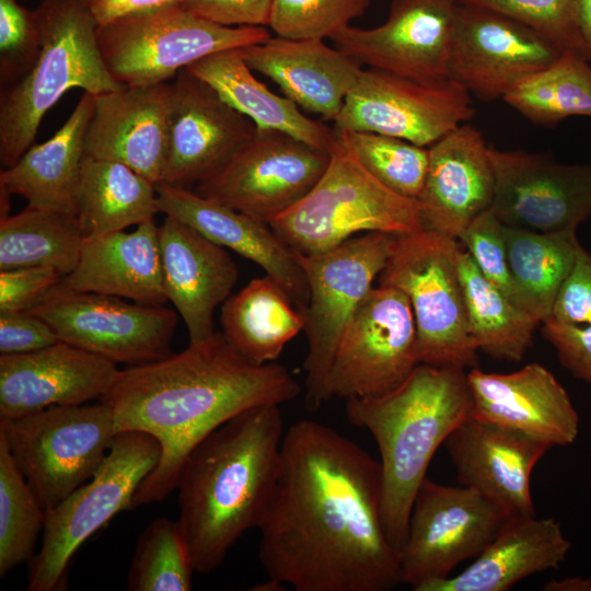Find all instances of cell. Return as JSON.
Listing matches in <instances>:
<instances>
[{"instance_id":"obj_1","label":"cell","mask_w":591,"mask_h":591,"mask_svg":"<svg viewBox=\"0 0 591 591\" xmlns=\"http://www.w3.org/2000/svg\"><path fill=\"white\" fill-rule=\"evenodd\" d=\"M258 530L268 577L297 591H390L401 583V554L383 523L380 461L318 421L285 432Z\"/></svg>"},{"instance_id":"obj_2","label":"cell","mask_w":591,"mask_h":591,"mask_svg":"<svg viewBox=\"0 0 591 591\" xmlns=\"http://www.w3.org/2000/svg\"><path fill=\"white\" fill-rule=\"evenodd\" d=\"M300 392L286 367L250 361L222 332L178 354L119 370L100 398L112 408L118 433L146 432L161 444L160 461L137 489L132 508L162 501L175 490L190 451L230 418L255 406L281 405Z\"/></svg>"},{"instance_id":"obj_3","label":"cell","mask_w":591,"mask_h":591,"mask_svg":"<svg viewBox=\"0 0 591 591\" xmlns=\"http://www.w3.org/2000/svg\"><path fill=\"white\" fill-rule=\"evenodd\" d=\"M280 405L243 410L204 438L179 471L178 523L195 571L216 570L250 529L259 528L281 466Z\"/></svg>"},{"instance_id":"obj_4","label":"cell","mask_w":591,"mask_h":591,"mask_svg":"<svg viewBox=\"0 0 591 591\" xmlns=\"http://www.w3.org/2000/svg\"><path fill=\"white\" fill-rule=\"evenodd\" d=\"M471 410L465 369L427 363L386 394L345 399L348 421L367 429L378 444L383 523L396 549L405 543L413 503L434 453Z\"/></svg>"},{"instance_id":"obj_5","label":"cell","mask_w":591,"mask_h":591,"mask_svg":"<svg viewBox=\"0 0 591 591\" xmlns=\"http://www.w3.org/2000/svg\"><path fill=\"white\" fill-rule=\"evenodd\" d=\"M40 54L30 72L2 92L0 163L12 166L33 144L44 115L70 89L94 96L125 88L106 68L86 0H42L35 10Z\"/></svg>"},{"instance_id":"obj_6","label":"cell","mask_w":591,"mask_h":591,"mask_svg":"<svg viewBox=\"0 0 591 591\" xmlns=\"http://www.w3.org/2000/svg\"><path fill=\"white\" fill-rule=\"evenodd\" d=\"M335 131L325 172L299 202L269 223L273 230L302 255L327 252L355 234L422 230L418 200L379 182Z\"/></svg>"},{"instance_id":"obj_7","label":"cell","mask_w":591,"mask_h":591,"mask_svg":"<svg viewBox=\"0 0 591 591\" xmlns=\"http://www.w3.org/2000/svg\"><path fill=\"white\" fill-rule=\"evenodd\" d=\"M460 248L457 239L426 229L396 235L378 276L379 286L401 290L410 302L419 363L477 366L457 269Z\"/></svg>"},{"instance_id":"obj_8","label":"cell","mask_w":591,"mask_h":591,"mask_svg":"<svg viewBox=\"0 0 591 591\" xmlns=\"http://www.w3.org/2000/svg\"><path fill=\"white\" fill-rule=\"evenodd\" d=\"M161 457L160 442L141 431L119 432L95 474L46 512L39 552L28 561L30 591L67 588L80 546L113 517L132 508L134 496Z\"/></svg>"},{"instance_id":"obj_9","label":"cell","mask_w":591,"mask_h":591,"mask_svg":"<svg viewBox=\"0 0 591 591\" xmlns=\"http://www.w3.org/2000/svg\"><path fill=\"white\" fill-rule=\"evenodd\" d=\"M270 37L265 26H222L182 4L125 16L97 27V43L113 78L124 86L166 83L218 51Z\"/></svg>"},{"instance_id":"obj_10","label":"cell","mask_w":591,"mask_h":591,"mask_svg":"<svg viewBox=\"0 0 591 591\" xmlns=\"http://www.w3.org/2000/svg\"><path fill=\"white\" fill-rule=\"evenodd\" d=\"M117 434L102 399L0 420V437L46 512L95 474Z\"/></svg>"},{"instance_id":"obj_11","label":"cell","mask_w":591,"mask_h":591,"mask_svg":"<svg viewBox=\"0 0 591 591\" xmlns=\"http://www.w3.org/2000/svg\"><path fill=\"white\" fill-rule=\"evenodd\" d=\"M395 236L368 232L321 254L296 253L309 286L303 329L308 354L303 369L305 406L311 412L329 399L327 379L340 338L385 267Z\"/></svg>"},{"instance_id":"obj_12","label":"cell","mask_w":591,"mask_h":591,"mask_svg":"<svg viewBox=\"0 0 591 591\" xmlns=\"http://www.w3.org/2000/svg\"><path fill=\"white\" fill-rule=\"evenodd\" d=\"M511 515L479 491L426 477L410 512L399 554L401 583L419 591L445 579L462 561L476 558Z\"/></svg>"},{"instance_id":"obj_13","label":"cell","mask_w":591,"mask_h":591,"mask_svg":"<svg viewBox=\"0 0 591 591\" xmlns=\"http://www.w3.org/2000/svg\"><path fill=\"white\" fill-rule=\"evenodd\" d=\"M418 364L417 331L408 298L393 287H373L340 338L327 379L328 397L386 394Z\"/></svg>"},{"instance_id":"obj_14","label":"cell","mask_w":591,"mask_h":591,"mask_svg":"<svg viewBox=\"0 0 591 591\" xmlns=\"http://www.w3.org/2000/svg\"><path fill=\"white\" fill-rule=\"evenodd\" d=\"M30 312L47 322L59 340L116 364L139 366L173 354L177 314L164 305L129 303L58 285Z\"/></svg>"},{"instance_id":"obj_15","label":"cell","mask_w":591,"mask_h":591,"mask_svg":"<svg viewBox=\"0 0 591 591\" xmlns=\"http://www.w3.org/2000/svg\"><path fill=\"white\" fill-rule=\"evenodd\" d=\"M329 154L289 134L257 128L223 166L195 185L199 196L269 224L317 183Z\"/></svg>"},{"instance_id":"obj_16","label":"cell","mask_w":591,"mask_h":591,"mask_svg":"<svg viewBox=\"0 0 591 591\" xmlns=\"http://www.w3.org/2000/svg\"><path fill=\"white\" fill-rule=\"evenodd\" d=\"M471 94L447 79L421 82L390 71L362 69L334 128L401 138L429 148L475 115Z\"/></svg>"},{"instance_id":"obj_17","label":"cell","mask_w":591,"mask_h":591,"mask_svg":"<svg viewBox=\"0 0 591 591\" xmlns=\"http://www.w3.org/2000/svg\"><path fill=\"white\" fill-rule=\"evenodd\" d=\"M563 53L530 26L485 8L459 3L449 79L483 102L503 99Z\"/></svg>"},{"instance_id":"obj_18","label":"cell","mask_w":591,"mask_h":591,"mask_svg":"<svg viewBox=\"0 0 591 591\" xmlns=\"http://www.w3.org/2000/svg\"><path fill=\"white\" fill-rule=\"evenodd\" d=\"M495 173L490 210L508 227L577 230L591 217V163L563 164L551 155L489 148Z\"/></svg>"},{"instance_id":"obj_19","label":"cell","mask_w":591,"mask_h":591,"mask_svg":"<svg viewBox=\"0 0 591 591\" xmlns=\"http://www.w3.org/2000/svg\"><path fill=\"white\" fill-rule=\"evenodd\" d=\"M459 0H390L386 20L372 28L346 26L331 39L361 66L421 82L449 79Z\"/></svg>"},{"instance_id":"obj_20","label":"cell","mask_w":591,"mask_h":591,"mask_svg":"<svg viewBox=\"0 0 591 591\" xmlns=\"http://www.w3.org/2000/svg\"><path fill=\"white\" fill-rule=\"evenodd\" d=\"M170 84L162 182L187 188L223 166L255 136L257 127L187 68Z\"/></svg>"},{"instance_id":"obj_21","label":"cell","mask_w":591,"mask_h":591,"mask_svg":"<svg viewBox=\"0 0 591 591\" xmlns=\"http://www.w3.org/2000/svg\"><path fill=\"white\" fill-rule=\"evenodd\" d=\"M118 372L115 362L61 340L27 354L1 355L0 420L100 399Z\"/></svg>"},{"instance_id":"obj_22","label":"cell","mask_w":591,"mask_h":591,"mask_svg":"<svg viewBox=\"0 0 591 591\" xmlns=\"http://www.w3.org/2000/svg\"><path fill=\"white\" fill-rule=\"evenodd\" d=\"M444 445L460 485L479 491L511 517L536 515L531 474L552 448L548 443L470 416L449 434Z\"/></svg>"},{"instance_id":"obj_23","label":"cell","mask_w":591,"mask_h":591,"mask_svg":"<svg viewBox=\"0 0 591 591\" xmlns=\"http://www.w3.org/2000/svg\"><path fill=\"white\" fill-rule=\"evenodd\" d=\"M471 416L521 431L553 447H567L579 433V415L554 374L540 363L510 373L467 372Z\"/></svg>"},{"instance_id":"obj_24","label":"cell","mask_w":591,"mask_h":591,"mask_svg":"<svg viewBox=\"0 0 591 591\" xmlns=\"http://www.w3.org/2000/svg\"><path fill=\"white\" fill-rule=\"evenodd\" d=\"M171 84L125 86L94 96L85 155L123 163L162 182L167 160Z\"/></svg>"},{"instance_id":"obj_25","label":"cell","mask_w":591,"mask_h":591,"mask_svg":"<svg viewBox=\"0 0 591 591\" xmlns=\"http://www.w3.org/2000/svg\"><path fill=\"white\" fill-rule=\"evenodd\" d=\"M482 132L465 123L429 147V165L418 202L424 229L457 239L490 209L495 173Z\"/></svg>"},{"instance_id":"obj_26","label":"cell","mask_w":591,"mask_h":591,"mask_svg":"<svg viewBox=\"0 0 591 591\" xmlns=\"http://www.w3.org/2000/svg\"><path fill=\"white\" fill-rule=\"evenodd\" d=\"M164 291L183 318L189 343L215 333L213 313L230 296L239 270L224 247L165 216L159 225Z\"/></svg>"},{"instance_id":"obj_27","label":"cell","mask_w":591,"mask_h":591,"mask_svg":"<svg viewBox=\"0 0 591 591\" xmlns=\"http://www.w3.org/2000/svg\"><path fill=\"white\" fill-rule=\"evenodd\" d=\"M155 189L160 212L188 224L216 244L260 266L304 312L309 302L304 270L296 252L269 224L204 198L188 188L160 182Z\"/></svg>"},{"instance_id":"obj_28","label":"cell","mask_w":591,"mask_h":591,"mask_svg":"<svg viewBox=\"0 0 591 591\" xmlns=\"http://www.w3.org/2000/svg\"><path fill=\"white\" fill-rule=\"evenodd\" d=\"M247 66L271 79L299 107L335 121L361 65L324 39L280 36L239 48Z\"/></svg>"},{"instance_id":"obj_29","label":"cell","mask_w":591,"mask_h":591,"mask_svg":"<svg viewBox=\"0 0 591 591\" xmlns=\"http://www.w3.org/2000/svg\"><path fill=\"white\" fill-rule=\"evenodd\" d=\"M61 287L94 292L149 305L167 301L154 218L132 232L117 231L84 239L77 266L63 276Z\"/></svg>"},{"instance_id":"obj_30","label":"cell","mask_w":591,"mask_h":591,"mask_svg":"<svg viewBox=\"0 0 591 591\" xmlns=\"http://www.w3.org/2000/svg\"><path fill=\"white\" fill-rule=\"evenodd\" d=\"M570 549L555 519L511 517L466 569L419 591H507L532 575L558 569Z\"/></svg>"},{"instance_id":"obj_31","label":"cell","mask_w":591,"mask_h":591,"mask_svg":"<svg viewBox=\"0 0 591 591\" xmlns=\"http://www.w3.org/2000/svg\"><path fill=\"white\" fill-rule=\"evenodd\" d=\"M94 95L83 92L61 128L47 141L33 144L0 173V192L19 195L27 206L74 212V196Z\"/></svg>"},{"instance_id":"obj_32","label":"cell","mask_w":591,"mask_h":591,"mask_svg":"<svg viewBox=\"0 0 591 591\" xmlns=\"http://www.w3.org/2000/svg\"><path fill=\"white\" fill-rule=\"evenodd\" d=\"M187 69L257 128L289 134L326 153L333 148L335 128L309 118L290 99L270 91L255 78L239 48L211 54Z\"/></svg>"},{"instance_id":"obj_33","label":"cell","mask_w":591,"mask_h":591,"mask_svg":"<svg viewBox=\"0 0 591 591\" xmlns=\"http://www.w3.org/2000/svg\"><path fill=\"white\" fill-rule=\"evenodd\" d=\"M222 333L250 361H275L287 343L304 329V313L268 275L251 280L221 306Z\"/></svg>"},{"instance_id":"obj_34","label":"cell","mask_w":591,"mask_h":591,"mask_svg":"<svg viewBox=\"0 0 591 591\" xmlns=\"http://www.w3.org/2000/svg\"><path fill=\"white\" fill-rule=\"evenodd\" d=\"M158 212L153 182L123 163L84 157L74 213L85 237L123 231Z\"/></svg>"},{"instance_id":"obj_35","label":"cell","mask_w":591,"mask_h":591,"mask_svg":"<svg viewBox=\"0 0 591 591\" xmlns=\"http://www.w3.org/2000/svg\"><path fill=\"white\" fill-rule=\"evenodd\" d=\"M503 235L521 306L544 323L581 247L577 230L543 233L503 224Z\"/></svg>"},{"instance_id":"obj_36","label":"cell","mask_w":591,"mask_h":591,"mask_svg":"<svg viewBox=\"0 0 591 591\" xmlns=\"http://www.w3.org/2000/svg\"><path fill=\"white\" fill-rule=\"evenodd\" d=\"M457 269L470 332L478 350L495 360L521 361L541 323L489 282L462 245Z\"/></svg>"},{"instance_id":"obj_37","label":"cell","mask_w":591,"mask_h":591,"mask_svg":"<svg viewBox=\"0 0 591 591\" xmlns=\"http://www.w3.org/2000/svg\"><path fill=\"white\" fill-rule=\"evenodd\" d=\"M84 239L74 212L26 206L0 218V270L50 267L63 277L77 266Z\"/></svg>"},{"instance_id":"obj_38","label":"cell","mask_w":591,"mask_h":591,"mask_svg":"<svg viewBox=\"0 0 591 591\" xmlns=\"http://www.w3.org/2000/svg\"><path fill=\"white\" fill-rule=\"evenodd\" d=\"M502 100L530 121L543 126H554L571 116L591 117V63L577 54H563L518 83Z\"/></svg>"},{"instance_id":"obj_39","label":"cell","mask_w":591,"mask_h":591,"mask_svg":"<svg viewBox=\"0 0 591 591\" xmlns=\"http://www.w3.org/2000/svg\"><path fill=\"white\" fill-rule=\"evenodd\" d=\"M46 510L0 437V577L34 557Z\"/></svg>"},{"instance_id":"obj_40","label":"cell","mask_w":591,"mask_h":591,"mask_svg":"<svg viewBox=\"0 0 591 591\" xmlns=\"http://www.w3.org/2000/svg\"><path fill=\"white\" fill-rule=\"evenodd\" d=\"M195 571L178 521L161 517L139 535L127 573L129 591H189Z\"/></svg>"},{"instance_id":"obj_41","label":"cell","mask_w":591,"mask_h":591,"mask_svg":"<svg viewBox=\"0 0 591 591\" xmlns=\"http://www.w3.org/2000/svg\"><path fill=\"white\" fill-rule=\"evenodd\" d=\"M336 130L379 182L401 196L418 200L427 176L429 148L375 132Z\"/></svg>"},{"instance_id":"obj_42","label":"cell","mask_w":591,"mask_h":591,"mask_svg":"<svg viewBox=\"0 0 591 591\" xmlns=\"http://www.w3.org/2000/svg\"><path fill=\"white\" fill-rule=\"evenodd\" d=\"M371 0H274L268 26L291 39L332 38L363 15Z\"/></svg>"},{"instance_id":"obj_43","label":"cell","mask_w":591,"mask_h":591,"mask_svg":"<svg viewBox=\"0 0 591 591\" xmlns=\"http://www.w3.org/2000/svg\"><path fill=\"white\" fill-rule=\"evenodd\" d=\"M514 19L553 43L563 54L584 58L577 22L578 0H459Z\"/></svg>"},{"instance_id":"obj_44","label":"cell","mask_w":591,"mask_h":591,"mask_svg":"<svg viewBox=\"0 0 591 591\" xmlns=\"http://www.w3.org/2000/svg\"><path fill=\"white\" fill-rule=\"evenodd\" d=\"M40 49L35 10L30 11L18 0H0V82L5 90L30 72Z\"/></svg>"},{"instance_id":"obj_45","label":"cell","mask_w":591,"mask_h":591,"mask_svg":"<svg viewBox=\"0 0 591 591\" xmlns=\"http://www.w3.org/2000/svg\"><path fill=\"white\" fill-rule=\"evenodd\" d=\"M457 241L484 277L523 309L508 263L503 223L496 215L490 209L484 211L460 233Z\"/></svg>"},{"instance_id":"obj_46","label":"cell","mask_w":591,"mask_h":591,"mask_svg":"<svg viewBox=\"0 0 591 591\" xmlns=\"http://www.w3.org/2000/svg\"><path fill=\"white\" fill-rule=\"evenodd\" d=\"M62 276L50 267H20L0 270V312L30 311Z\"/></svg>"},{"instance_id":"obj_47","label":"cell","mask_w":591,"mask_h":591,"mask_svg":"<svg viewBox=\"0 0 591 591\" xmlns=\"http://www.w3.org/2000/svg\"><path fill=\"white\" fill-rule=\"evenodd\" d=\"M549 320L563 324L591 325V253L582 246L559 289Z\"/></svg>"},{"instance_id":"obj_48","label":"cell","mask_w":591,"mask_h":591,"mask_svg":"<svg viewBox=\"0 0 591 591\" xmlns=\"http://www.w3.org/2000/svg\"><path fill=\"white\" fill-rule=\"evenodd\" d=\"M542 324V334L556 350L561 366L591 386V325L563 324L553 320Z\"/></svg>"},{"instance_id":"obj_49","label":"cell","mask_w":591,"mask_h":591,"mask_svg":"<svg viewBox=\"0 0 591 591\" xmlns=\"http://www.w3.org/2000/svg\"><path fill=\"white\" fill-rule=\"evenodd\" d=\"M59 341L54 328L30 311L0 312V352L19 355Z\"/></svg>"},{"instance_id":"obj_50","label":"cell","mask_w":591,"mask_h":591,"mask_svg":"<svg viewBox=\"0 0 591 591\" xmlns=\"http://www.w3.org/2000/svg\"><path fill=\"white\" fill-rule=\"evenodd\" d=\"M274 0H184L181 4L222 26H267Z\"/></svg>"},{"instance_id":"obj_51","label":"cell","mask_w":591,"mask_h":591,"mask_svg":"<svg viewBox=\"0 0 591 591\" xmlns=\"http://www.w3.org/2000/svg\"><path fill=\"white\" fill-rule=\"evenodd\" d=\"M99 26L115 20L149 12L169 5L181 4L184 0H86Z\"/></svg>"},{"instance_id":"obj_52","label":"cell","mask_w":591,"mask_h":591,"mask_svg":"<svg viewBox=\"0 0 591 591\" xmlns=\"http://www.w3.org/2000/svg\"><path fill=\"white\" fill-rule=\"evenodd\" d=\"M577 22L584 58L591 63V0L577 1Z\"/></svg>"},{"instance_id":"obj_53","label":"cell","mask_w":591,"mask_h":591,"mask_svg":"<svg viewBox=\"0 0 591 591\" xmlns=\"http://www.w3.org/2000/svg\"><path fill=\"white\" fill-rule=\"evenodd\" d=\"M543 591H591V578L566 577L552 579L542 588Z\"/></svg>"},{"instance_id":"obj_54","label":"cell","mask_w":591,"mask_h":591,"mask_svg":"<svg viewBox=\"0 0 591 591\" xmlns=\"http://www.w3.org/2000/svg\"><path fill=\"white\" fill-rule=\"evenodd\" d=\"M282 586H283V583L279 582V581H277L275 579L269 578L268 581L255 586V588H252V590H256V591H280V590H285V588H282Z\"/></svg>"}]
</instances>
